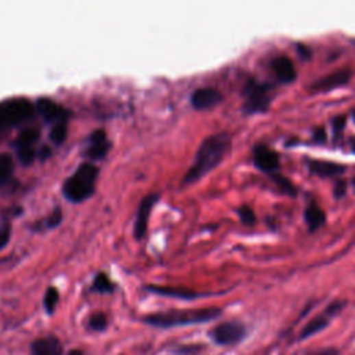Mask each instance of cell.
Masks as SVG:
<instances>
[{"label": "cell", "mask_w": 355, "mask_h": 355, "mask_svg": "<svg viewBox=\"0 0 355 355\" xmlns=\"http://www.w3.org/2000/svg\"><path fill=\"white\" fill-rule=\"evenodd\" d=\"M232 142L228 134H217L203 140L197 150L193 165L189 168L184 178V184L191 185L200 181L214 168H217L222 160L230 151Z\"/></svg>", "instance_id": "cell-1"}, {"label": "cell", "mask_w": 355, "mask_h": 355, "mask_svg": "<svg viewBox=\"0 0 355 355\" xmlns=\"http://www.w3.org/2000/svg\"><path fill=\"white\" fill-rule=\"evenodd\" d=\"M222 311L219 308H200V310H173L168 313L150 314L142 318L143 323L158 328V329H171L182 328L192 325H201L211 322L221 317Z\"/></svg>", "instance_id": "cell-2"}, {"label": "cell", "mask_w": 355, "mask_h": 355, "mask_svg": "<svg viewBox=\"0 0 355 355\" xmlns=\"http://www.w3.org/2000/svg\"><path fill=\"white\" fill-rule=\"evenodd\" d=\"M99 168L92 162H84L69 178L63 186L64 197L71 203H82L93 196Z\"/></svg>", "instance_id": "cell-3"}, {"label": "cell", "mask_w": 355, "mask_h": 355, "mask_svg": "<svg viewBox=\"0 0 355 355\" xmlns=\"http://www.w3.org/2000/svg\"><path fill=\"white\" fill-rule=\"evenodd\" d=\"M243 108L247 114H261L269 108L273 99V86L271 84L249 81L245 90Z\"/></svg>", "instance_id": "cell-4"}, {"label": "cell", "mask_w": 355, "mask_h": 355, "mask_svg": "<svg viewBox=\"0 0 355 355\" xmlns=\"http://www.w3.org/2000/svg\"><path fill=\"white\" fill-rule=\"evenodd\" d=\"M34 106L24 97L10 99L0 103V131L12 128L31 117Z\"/></svg>", "instance_id": "cell-5"}, {"label": "cell", "mask_w": 355, "mask_h": 355, "mask_svg": "<svg viewBox=\"0 0 355 355\" xmlns=\"http://www.w3.org/2000/svg\"><path fill=\"white\" fill-rule=\"evenodd\" d=\"M247 336V328L239 321H226L210 330V339L218 345H238Z\"/></svg>", "instance_id": "cell-6"}, {"label": "cell", "mask_w": 355, "mask_h": 355, "mask_svg": "<svg viewBox=\"0 0 355 355\" xmlns=\"http://www.w3.org/2000/svg\"><path fill=\"white\" fill-rule=\"evenodd\" d=\"M344 306H345V303H343V302H334V303H332V304L323 311V314L315 317L314 319H311V322H308V323L303 328V330L300 332V340H307V339L315 336L317 333L325 330V329L329 326L330 319H332L333 317H336V315L343 310Z\"/></svg>", "instance_id": "cell-7"}, {"label": "cell", "mask_w": 355, "mask_h": 355, "mask_svg": "<svg viewBox=\"0 0 355 355\" xmlns=\"http://www.w3.org/2000/svg\"><path fill=\"white\" fill-rule=\"evenodd\" d=\"M253 160L258 169L267 173H273L280 167L279 154L267 145H256L253 149Z\"/></svg>", "instance_id": "cell-8"}, {"label": "cell", "mask_w": 355, "mask_h": 355, "mask_svg": "<svg viewBox=\"0 0 355 355\" xmlns=\"http://www.w3.org/2000/svg\"><path fill=\"white\" fill-rule=\"evenodd\" d=\"M157 201H158V195H149L139 204L136 219H135V228H134L135 238L138 241H142L145 238V234L147 232V225H149V218H150L151 210H153V207L156 206Z\"/></svg>", "instance_id": "cell-9"}, {"label": "cell", "mask_w": 355, "mask_h": 355, "mask_svg": "<svg viewBox=\"0 0 355 355\" xmlns=\"http://www.w3.org/2000/svg\"><path fill=\"white\" fill-rule=\"evenodd\" d=\"M39 139V131L34 128L24 130L19 138H17V153L19 158L23 164H31L35 158V150L34 146Z\"/></svg>", "instance_id": "cell-10"}, {"label": "cell", "mask_w": 355, "mask_h": 355, "mask_svg": "<svg viewBox=\"0 0 355 355\" xmlns=\"http://www.w3.org/2000/svg\"><path fill=\"white\" fill-rule=\"evenodd\" d=\"M351 75H352L351 70H348V69L337 70V71L318 79L317 82H314L311 89H313V92H329V90L341 88L350 82Z\"/></svg>", "instance_id": "cell-11"}, {"label": "cell", "mask_w": 355, "mask_h": 355, "mask_svg": "<svg viewBox=\"0 0 355 355\" xmlns=\"http://www.w3.org/2000/svg\"><path fill=\"white\" fill-rule=\"evenodd\" d=\"M145 290L149 293L162 295V297H171V299H180V300H195L199 297H203L204 294L193 291L191 289H182V287H169V286H157V284H147L145 286Z\"/></svg>", "instance_id": "cell-12"}, {"label": "cell", "mask_w": 355, "mask_h": 355, "mask_svg": "<svg viewBox=\"0 0 355 355\" xmlns=\"http://www.w3.org/2000/svg\"><path fill=\"white\" fill-rule=\"evenodd\" d=\"M222 95L215 88H200L193 92L191 103L196 110H208L222 101Z\"/></svg>", "instance_id": "cell-13"}, {"label": "cell", "mask_w": 355, "mask_h": 355, "mask_svg": "<svg viewBox=\"0 0 355 355\" xmlns=\"http://www.w3.org/2000/svg\"><path fill=\"white\" fill-rule=\"evenodd\" d=\"M108 140H107V135L103 130H97L95 131L90 138H89V147L86 150V156L92 160V161H97L106 157L107 151H108Z\"/></svg>", "instance_id": "cell-14"}, {"label": "cell", "mask_w": 355, "mask_h": 355, "mask_svg": "<svg viewBox=\"0 0 355 355\" xmlns=\"http://www.w3.org/2000/svg\"><path fill=\"white\" fill-rule=\"evenodd\" d=\"M272 70L276 74L278 79L283 84H291L297 78L295 67L293 62L286 56H279L272 62Z\"/></svg>", "instance_id": "cell-15"}, {"label": "cell", "mask_w": 355, "mask_h": 355, "mask_svg": "<svg viewBox=\"0 0 355 355\" xmlns=\"http://www.w3.org/2000/svg\"><path fill=\"white\" fill-rule=\"evenodd\" d=\"M34 355H63L62 341L54 336H46L32 343Z\"/></svg>", "instance_id": "cell-16"}, {"label": "cell", "mask_w": 355, "mask_h": 355, "mask_svg": "<svg viewBox=\"0 0 355 355\" xmlns=\"http://www.w3.org/2000/svg\"><path fill=\"white\" fill-rule=\"evenodd\" d=\"M38 111L46 121L54 124L64 120V118H69V114L50 99H40L38 101Z\"/></svg>", "instance_id": "cell-17"}, {"label": "cell", "mask_w": 355, "mask_h": 355, "mask_svg": "<svg viewBox=\"0 0 355 355\" xmlns=\"http://www.w3.org/2000/svg\"><path fill=\"white\" fill-rule=\"evenodd\" d=\"M308 168L314 175L322 176V178H332L341 175L345 171V167L336 164V162H329V161H319V160H313L308 162Z\"/></svg>", "instance_id": "cell-18"}, {"label": "cell", "mask_w": 355, "mask_h": 355, "mask_svg": "<svg viewBox=\"0 0 355 355\" xmlns=\"http://www.w3.org/2000/svg\"><path fill=\"white\" fill-rule=\"evenodd\" d=\"M304 219L307 222L308 230L311 233H314L325 225L326 215H325V211L322 208H319L317 204H310L304 212Z\"/></svg>", "instance_id": "cell-19"}, {"label": "cell", "mask_w": 355, "mask_h": 355, "mask_svg": "<svg viewBox=\"0 0 355 355\" xmlns=\"http://www.w3.org/2000/svg\"><path fill=\"white\" fill-rule=\"evenodd\" d=\"M92 291L95 293H100V294H108V293H114L115 291V283L110 279V276L107 273L99 272L92 283Z\"/></svg>", "instance_id": "cell-20"}, {"label": "cell", "mask_w": 355, "mask_h": 355, "mask_svg": "<svg viewBox=\"0 0 355 355\" xmlns=\"http://www.w3.org/2000/svg\"><path fill=\"white\" fill-rule=\"evenodd\" d=\"M14 162L9 154H0V186L5 185L13 173Z\"/></svg>", "instance_id": "cell-21"}, {"label": "cell", "mask_w": 355, "mask_h": 355, "mask_svg": "<svg viewBox=\"0 0 355 355\" xmlns=\"http://www.w3.org/2000/svg\"><path fill=\"white\" fill-rule=\"evenodd\" d=\"M58 303H60V293H58V290L56 287H49L43 297V307H45L46 313L49 315L54 314Z\"/></svg>", "instance_id": "cell-22"}, {"label": "cell", "mask_w": 355, "mask_h": 355, "mask_svg": "<svg viewBox=\"0 0 355 355\" xmlns=\"http://www.w3.org/2000/svg\"><path fill=\"white\" fill-rule=\"evenodd\" d=\"M67 121H69V118H64V120L58 121L53 125V130L50 132V139L56 145H62L66 140V138H67Z\"/></svg>", "instance_id": "cell-23"}, {"label": "cell", "mask_w": 355, "mask_h": 355, "mask_svg": "<svg viewBox=\"0 0 355 355\" xmlns=\"http://www.w3.org/2000/svg\"><path fill=\"white\" fill-rule=\"evenodd\" d=\"M89 328L95 332H104L108 328V319L104 313H95L88 322Z\"/></svg>", "instance_id": "cell-24"}, {"label": "cell", "mask_w": 355, "mask_h": 355, "mask_svg": "<svg viewBox=\"0 0 355 355\" xmlns=\"http://www.w3.org/2000/svg\"><path fill=\"white\" fill-rule=\"evenodd\" d=\"M273 181H275L276 186L280 189V192H283L284 195H287V196H295V193H297V191H295L294 185L287 180V178L278 175V176L273 178Z\"/></svg>", "instance_id": "cell-25"}, {"label": "cell", "mask_w": 355, "mask_h": 355, "mask_svg": "<svg viewBox=\"0 0 355 355\" xmlns=\"http://www.w3.org/2000/svg\"><path fill=\"white\" fill-rule=\"evenodd\" d=\"M238 214H239V217H241V221L245 223V225H249V226H252V225H254L256 223V214H254V211H253V208L252 207H249V206H242L239 210H238Z\"/></svg>", "instance_id": "cell-26"}, {"label": "cell", "mask_w": 355, "mask_h": 355, "mask_svg": "<svg viewBox=\"0 0 355 355\" xmlns=\"http://www.w3.org/2000/svg\"><path fill=\"white\" fill-rule=\"evenodd\" d=\"M62 221H63V211H62V208H54L53 210V212L49 215V218L46 219V228L47 229H54V228H57L58 225L62 223Z\"/></svg>", "instance_id": "cell-27"}, {"label": "cell", "mask_w": 355, "mask_h": 355, "mask_svg": "<svg viewBox=\"0 0 355 355\" xmlns=\"http://www.w3.org/2000/svg\"><path fill=\"white\" fill-rule=\"evenodd\" d=\"M12 238V226L10 223H3L0 228V250H3Z\"/></svg>", "instance_id": "cell-28"}, {"label": "cell", "mask_w": 355, "mask_h": 355, "mask_svg": "<svg viewBox=\"0 0 355 355\" xmlns=\"http://www.w3.org/2000/svg\"><path fill=\"white\" fill-rule=\"evenodd\" d=\"M332 125H333V131H334L336 134L343 132V130H344V127H345V117H343V115L336 117L334 120L332 121Z\"/></svg>", "instance_id": "cell-29"}, {"label": "cell", "mask_w": 355, "mask_h": 355, "mask_svg": "<svg viewBox=\"0 0 355 355\" xmlns=\"http://www.w3.org/2000/svg\"><path fill=\"white\" fill-rule=\"evenodd\" d=\"M314 140L318 142V143H323L326 140V131H325V128H318L314 132Z\"/></svg>", "instance_id": "cell-30"}, {"label": "cell", "mask_w": 355, "mask_h": 355, "mask_svg": "<svg viewBox=\"0 0 355 355\" xmlns=\"http://www.w3.org/2000/svg\"><path fill=\"white\" fill-rule=\"evenodd\" d=\"M297 49H299V54L304 58V60H308V58L313 56V54H311V50H310L308 47H306L304 45H299Z\"/></svg>", "instance_id": "cell-31"}, {"label": "cell", "mask_w": 355, "mask_h": 355, "mask_svg": "<svg viewBox=\"0 0 355 355\" xmlns=\"http://www.w3.org/2000/svg\"><path fill=\"white\" fill-rule=\"evenodd\" d=\"M339 351L336 348H325V350H319L317 352H313L310 355H337Z\"/></svg>", "instance_id": "cell-32"}, {"label": "cell", "mask_w": 355, "mask_h": 355, "mask_svg": "<svg viewBox=\"0 0 355 355\" xmlns=\"http://www.w3.org/2000/svg\"><path fill=\"white\" fill-rule=\"evenodd\" d=\"M344 193H345V184L344 182L336 184V188H334L336 197H341V196H344Z\"/></svg>", "instance_id": "cell-33"}, {"label": "cell", "mask_w": 355, "mask_h": 355, "mask_svg": "<svg viewBox=\"0 0 355 355\" xmlns=\"http://www.w3.org/2000/svg\"><path fill=\"white\" fill-rule=\"evenodd\" d=\"M197 350H200V347H180V348L175 350V352L186 354V352H191V351H197Z\"/></svg>", "instance_id": "cell-34"}, {"label": "cell", "mask_w": 355, "mask_h": 355, "mask_svg": "<svg viewBox=\"0 0 355 355\" xmlns=\"http://www.w3.org/2000/svg\"><path fill=\"white\" fill-rule=\"evenodd\" d=\"M67 355H84V352H82L81 350H73V351H70Z\"/></svg>", "instance_id": "cell-35"}, {"label": "cell", "mask_w": 355, "mask_h": 355, "mask_svg": "<svg viewBox=\"0 0 355 355\" xmlns=\"http://www.w3.org/2000/svg\"><path fill=\"white\" fill-rule=\"evenodd\" d=\"M351 149H352V151L355 153V139H352V142H351Z\"/></svg>", "instance_id": "cell-36"}, {"label": "cell", "mask_w": 355, "mask_h": 355, "mask_svg": "<svg viewBox=\"0 0 355 355\" xmlns=\"http://www.w3.org/2000/svg\"><path fill=\"white\" fill-rule=\"evenodd\" d=\"M354 120H355V112H354Z\"/></svg>", "instance_id": "cell-37"}]
</instances>
